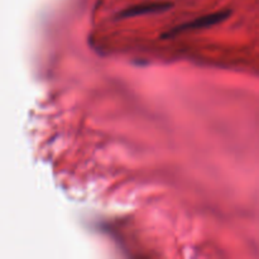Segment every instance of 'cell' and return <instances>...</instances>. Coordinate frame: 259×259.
<instances>
[{
    "mask_svg": "<svg viewBox=\"0 0 259 259\" xmlns=\"http://www.w3.org/2000/svg\"><path fill=\"white\" fill-rule=\"evenodd\" d=\"M171 7V3H144V4L133 5V7H129L126 9L121 10V12L118 13L116 17L119 19H128V18L139 17V15L166 12Z\"/></svg>",
    "mask_w": 259,
    "mask_h": 259,
    "instance_id": "cell-2",
    "label": "cell"
},
{
    "mask_svg": "<svg viewBox=\"0 0 259 259\" xmlns=\"http://www.w3.org/2000/svg\"><path fill=\"white\" fill-rule=\"evenodd\" d=\"M232 14V10H220V12L211 13V14H206L204 17H200L197 19L191 20V22L184 23V24H180L177 27H174L172 29H169L168 32L163 33L161 35V38L166 39V38H172L175 35L180 34V33L190 32V30H199L204 29V28L212 27L215 24H219V23L224 22L225 19L230 17Z\"/></svg>",
    "mask_w": 259,
    "mask_h": 259,
    "instance_id": "cell-1",
    "label": "cell"
}]
</instances>
